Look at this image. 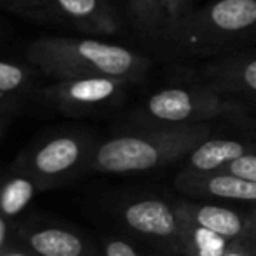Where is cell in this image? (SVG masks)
Instances as JSON below:
<instances>
[{"label":"cell","instance_id":"obj_11","mask_svg":"<svg viewBox=\"0 0 256 256\" xmlns=\"http://www.w3.org/2000/svg\"><path fill=\"white\" fill-rule=\"evenodd\" d=\"M44 192H49V188L40 180L12 164L9 171L0 174V214L18 222L23 218L35 197Z\"/></svg>","mask_w":256,"mask_h":256},{"label":"cell","instance_id":"obj_24","mask_svg":"<svg viewBox=\"0 0 256 256\" xmlns=\"http://www.w3.org/2000/svg\"><path fill=\"white\" fill-rule=\"evenodd\" d=\"M14 112V103L6 102V100H0V136H2L4 126H6V120L10 114Z\"/></svg>","mask_w":256,"mask_h":256},{"label":"cell","instance_id":"obj_21","mask_svg":"<svg viewBox=\"0 0 256 256\" xmlns=\"http://www.w3.org/2000/svg\"><path fill=\"white\" fill-rule=\"evenodd\" d=\"M239 80L242 84L244 89L251 92H256V60L250 61L242 66V70L239 72Z\"/></svg>","mask_w":256,"mask_h":256},{"label":"cell","instance_id":"obj_16","mask_svg":"<svg viewBox=\"0 0 256 256\" xmlns=\"http://www.w3.org/2000/svg\"><path fill=\"white\" fill-rule=\"evenodd\" d=\"M103 256H152L142 246V240L124 234H103L102 239Z\"/></svg>","mask_w":256,"mask_h":256},{"label":"cell","instance_id":"obj_23","mask_svg":"<svg viewBox=\"0 0 256 256\" xmlns=\"http://www.w3.org/2000/svg\"><path fill=\"white\" fill-rule=\"evenodd\" d=\"M0 256H37V254H35L34 251L28 250V248H24L23 244H20V242L14 240V242L10 244L6 251L0 253Z\"/></svg>","mask_w":256,"mask_h":256},{"label":"cell","instance_id":"obj_9","mask_svg":"<svg viewBox=\"0 0 256 256\" xmlns=\"http://www.w3.org/2000/svg\"><path fill=\"white\" fill-rule=\"evenodd\" d=\"M180 214L188 218L190 222L204 226L214 234L226 237L234 242H240L254 250L251 242V230L248 214L236 211L226 206L216 204H197V202H176Z\"/></svg>","mask_w":256,"mask_h":256},{"label":"cell","instance_id":"obj_10","mask_svg":"<svg viewBox=\"0 0 256 256\" xmlns=\"http://www.w3.org/2000/svg\"><path fill=\"white\" fill-rule=\"evenodd\" d=\"M52 16L91 34H115L117 18L104 0H48Z\"/></svg>","mask_w":256,"mask_h":256},{"label":"cell","instance_id":"obj_14","mask_svg":"<svg viewBox=\"0 0 256 256\" xmlns=\"http://www.w3.org/2000/svg\"><path fill=\"white\" fill-rule=\"evenodd\" d=\"M208 20L225 34L244 32L256 24V0H220L209 9Z\"/></svg>","mask_w":256,"mask_h":256},{"label":"cell","instance_id":"obj_3","mask_svg":"<svg viewBox=\"0 0 256 256\" xmlns=\"http://www.w3.org/2000/svg\"><path fill=\"white\" fill-rule=\"evenodd\" d=\"M96 143L91 134L82 131L56 132L32 145L16 158L14 166L54 190L88 172Z\"/></svg>","mask_w":256,"mask_h":256},{"label":"cell","instance_id":"obj_15","mask_svg":"<svg viewBox=\"0 0 256 256\" xmlns=\"http://www.w3.org/2000/svg\"><path fill=\"white\" fill-rule=\"evenodd\" d=\"M35 72L16 61L0 60V100L14 103L34 86Z\"/></svg>","mask_w":256,"mask_h":256},{"label":"cell","instance_id":"obj_25","mask_svg":"<svg viewBox=\"0 0 256 256\" xmlns=\"http://www.w3.org/2000/svg\"><path fill=\"white\" fill-rule=\"evenodd\" d=\"M248 220H250V230H251V242L256 248V204L248 212Z\"/></svg>","mask_w":256,"mask_h":256},{"label":"cell","instance_id":"obj_12","mask_svg":"<svg viewBox=\"0 0 256 256\" xmlns=\"http://www.w3.org/2000/svg\"><path fill=\"white\" fill-rule=\"evenodd\" d=\"M250 154V146L236 140H206L186 155V169L200 172L220 171L232 160Z\"/></svg>","mask_w":256,"mask_h":256},{"label":"cell","instance_id":"obj_20","mask_svg":"<svg viewBox=\"0 0 256 256\" xmlns=\"http://www.w3.org/2000/svg\"><path fill=\"white\" fill-rule=\"evenodd\" d=\"M14 228H16V222L0 214V253L14 242Z\"/></svg>","mask_w":256,"mask_h":256},{"label":"cell","instance_id":"obj_6","mask_svg":"<svg viewBox=\"0 0 256 256\" xmlns=\"http://www.w3.org/2000/svg\"><path fill=\"white\" fill-rule=\"evenodd\" d=\"M236 104L225 102L212 92H194L188 89H164L148 98L143 118L168 126L200 124L209 118L230 114Z\"/></svg>","mask_w":256,"mask_h":256},{"label":"cell","instance_id":"obj_8","mask_svg":"<svg viewBox=\"0 0 256 256\" xmlns=\"http://www.w3.org/2000/svg\"><path fill=\"white\" fill-rule=\"evenodd\" d=\"M174 186L186 196H202L234 200V202L256 204V182L226 171L200 172L185 168L176 176Z\"/></svg>","mask_w":256,"mask_h":256},{"label":"cell","instance_id":"obj_19","mask_svg":"<svg viewBox=\"0 0 256 256\" xmlns=\"http://www.w3.org/2000/svg\"><path fill=\"white\" fill-rule=\"evenodd\" d=\"M220 171H226V172H232L236 176H242L246 180H251V182H256V154L250 152L242 157L236 158L232 160L228 166H225L223 169Z\"/></svg>","mask_w":256,"mask_h":256},{"label":"cell","instance_id":"obj_1","mask_svg":"<svg viewBox=\"0 0 256 256\" xmlns=\"http://www.w3.org/2000/svg\"><path fill=\"white\" fill-rule=\"evenodd\" d=\"M209 134L211 128L200 122L114 136L96 143L88 172L131 174L166 168L185 158Z\"/></svg>","mask_w":256,"mask_h":256},{"label":"cell","instance_id":"obj_26","mask_svg":"<svg viewBox=\"0 0 256 256\" xmlns=\"http://www.w3.org/2000/svg\"><path fill=\"white\" fill-rule=\"evenodd\" d=\"M223 256H256V254H254V250H251V248L239 246V248H236V250L228 251V253L223 254Z\"/></svg>","mask_w":256,"mask_h":256},{"label":"cell","instance_id":"obj_13","mask_svg":"<svg viewBox=\"0 0 256 256\" xmlns=\"http://www.w3.org/2000/svg\"><path fill=\"white\" fill-rule=\"evenodd\" d=\"M180 214V212H178ZM182 218V236H180L178 253L183 256H223L228 251L244 246L240 242L226 239V237L214 234L197 223L190 222L183 214ZM250 248V246H246Z\"/></svg>","mask_w":256,"mask_h":256},{"label":"cell","instance_id":"obj_22","mask_svg":"<svg viewBox=\"0 0 256 256\" xmlns=\"http://www.w3.org/2000/svg\"><path fill=\"white\" fill-rule=\"evenodd\" d=\"M158 2H160V7L166 12V16H169L171 20H178L186 0H158Z\"/></svg>","mask_w":256,"mask_h":256},{"label":"cell","instance_id":"obj_18","mask_svg":"<svg viewBox=\"0 0 256 256\" xmlns=\"http://www.w3.org/2000/svg\"><path fill=\"white\" fill-rule=\"evenodd\" d=\"M129 4L143 26H155L160 21V12H164L158 0H129Z\"/></svg>","mask_w":256,"mask_h":256},{"label":"cell","instance_id":"obj_7","mask_svg":"<svg viewBox=\"0 0 256 256\" xmlns=\"http://www.w3.org/2000/svg\"><path fill=\"white\" fill-rule=\"evenodd\" d=\"M129 82L104 75L58 78L42 91V98L49 106L64 115H82L117 100Z\"/></svg>","mask_w":256,"mask_h":256},{"label":"cell","instance_id":"obj_17","mask_svg":"<svg viewBox=\"0 0 256 256\" xmlns=\"http://www.w3.org/2000/svg\"><path fill=\"white\" fill-rule=\"evenodd\" d=\"M0 9L37 21H46L48 18H52L48 0H0Z\"/></svg>","mask_w":256,"mask_h":256},{"label":"cell","instance_id":"obj_5","mask_svg":"<svg viewBox=\"0 0 256 256\" xmlns=\"http://www.w3.org/2000/svg\"><path fill=\"white\" fill-rule=\"evenodd\" d=\"M117 216L132 237L178 253L182 218L176 204L157 197H138L118 204Z\"/></svg>","mask_w":256,"mask_h":256},{"label":"cell","instance_id":"obj_4","mask_svg":"<svg viewBox=\"0 0 256 256\" xmlns=\"http://www.w3.org/2000/svg\"><path fill=\"white\" fill-rule=\"evenodd\" d=\"M14 240L37 256H103L100 240L86 230L51 216L18 220Z\"/></svg>","mask_w":256,"mask_h":256},{"label":"cell","instance_id":"obj_2","mask_svg":"<svg viewBox=\"0 0 256 256\" xmlns=\"http://www.w3.org/2000/svg\"><path fill=\"white\" fill-rule=\"evenodd\" d=\"M28 61L49 77L74 78L104 75L134 80L146 61L118 44L84 37H42L26 49Z\"/></svg>","mask_w":256,"mask_h":256}]
</instances>
